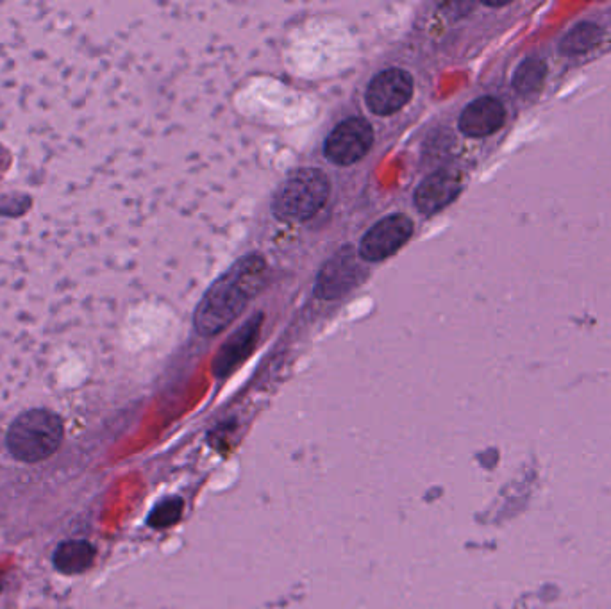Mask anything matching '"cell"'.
I'll use <instances>...</instances> for the list:
<instances>
[{"instance_id": "9", "label": "cell", "mask_w": 611, "mask_h": 609, "mask_svg": "<svg viewBox=\"0 0 611 609\" xmlns=\"http://www.w3.org/2000/svg\"><path fill=\"white\" fill-rule=\"evenodd\" d=\"M506 122V108L503 102L495 97H479L470 102L467 108L461 111V133L470 138H485L497 133Z\"/></svg>"}, {"instance_id": "4", "label": "cell", "mask_w": 611, "mask_h": 609, "mask_svg": "<svg viewBox=\"0 0 611 609\" xmlns=\"http://www.w3.org/2000/svg\"><path fill=\"white\" fill-rule=\"evenodd\" d=\"M374 131L365 118H347L327 136L326 156L335 165H352L372 149Z\"/></svg>"}, {"instance_id": "2", "label": "cell", "mask_w": 611, "mask_h": 609, "mask_svg": "<svg viewBox=\"0 0 611 609\" xmlns=\"http://www.w3.org/2000/svg\"><path fill=\"white\" fill-rule=\"evenodd\" d=\"M63 422L49 409H29L9 426L6 443L18 461L36 463L51 458L63 442Z\"/></svg>"}, {"instance_id": "10", "label": "cell", "mask_w": 611, "mask_h": 609, "mask_svg": "<svg viewBox=\"0 0 611 609\" xmlns=\"http://www.w3.org/2000/svg\"><path fill=\"white\" fill-rule=\"evenodd\" d=\"M461 177L449 170L427 176L415 192V206L424 215H435L447 208L461 193Z\"/></svg>"}, {"instance_id": "6", "label": "cell", "mask_w": 611, "mask_h": 609, "mask_svg": "<svg viewBox=\"0 0 611 609\" xmlns=\"http://www.w3.org/2000/svg\"><path fill=\"white\" fill-rule=\"evenodd\" d=\"M413 95V77L402 68H388L377 74L367 88V106L374 115L388 117L404 108Z\"/></svg>"}, {"instance_id": "11", "label": "cell", "mask_w": 611, "mask_h": 609, "mask_svg": "<svg viewBox=\"0 0 611 609\" xmlns=\"http://www.w3.org/2000/svg\"><path fill=\"white\" fill-rule=\"evenodd\" d=\"M93 559H95V547L92 543L72 540V542L61 543L56 549L54 567L65 576H76L92 567Z\"/></svg>"}, {"instance_id": "13", "label": "cell", "mask_w": 611, "mask_h": 609, "mask_svg": "<svg viewBox=\"0 0 611 609\" xmlns=\"http://www.w3.org/2000/svg\"><path fill=\"white\" fill-rule=\"evenodd\" d=\"M545 76H547V65H545L544 59L526 58L515 70L513 88L522 97L535 95L542 90Z\"/></svg>"}, {"instance_id": "3", "label": "cell", "mask_w": 611, "mask_h": 609, "mask_svg": "<svg viewBox=\"0 0 611 609\" xmlns=\"http://www.w3.org/2000/svg\"><path fill=\"white\" fill-rule=\"evenodd\" d=\"M331 193L329 177L319 168H301L277 188L272 213L283 222H304L326 206Z\"/></svg>"}, {"instance_id": "14", "label": "cell", "mask_w": 611, "mask_h": 609, "mask_svg": "<svg viewBox=\"0 0 611 609\" xmlns=\"http://www.w3.org/2000/svg\"><path fill=\"white\" fill-rule=\"evenodd\" d=\"M183 509H185V502L181 497H168L152 509L151 515L147 518V524L154 529L176 526L183 517Z\"/></svg>"}, {"instance_id": "5", "label": "cell", "mask_w": 611, "mask_h": 609, "mask_svg": "<svg viewBox=\"0 0 611 609\" xmlns=\"http://www.w3.org/2000/svg\"><path fill=\"white\" fill-rule=\"evenodd\" d=\"M365 270L352 247H344L320 268L315 295L324 301H336L354 290L363 279Z\"/></svg>"}, {"instance_id": "1", "label": "cell", "mask_w": 611, "mask_h": 609, "mask_svg": "<svg viewBox=\"0 0 611 609\" xmlns=\"http://www.w3.org/2000/svg\"><path fill=\"white\" fill-rule=\"evenodd\" d=\"M267 277V261L258 254L238 259L218 277L195 311V329L202 336H215L242 315L247 304L260 293Z\"/></svg>"}, {"instance_id": "12", "label": "cell", "mask_w": 611, "mask_h": 609, "mask_svg": "<svg viewBox=\"0 0 611 609\" xmlns=\"http://www.w3.org/2000/svg\"><path fill=\"white\" fill-rule=\"evenodd\" d=\"M603 40V29L595 22L583 20L576 26L570 27L565 36L561 38L560 49L567 56H579L594 51Z\"/></svg>"}, {"instance_id": "8", "label": "cell", "mask_w": 611, "mask_h": 609, "mask_svg": "<svg viewBox=\"0 0 611 609\" xmlns=\"http://www.w3.org/2000/svg\"><path fill=\"white\" fill-rule=\"evenodd\" d=\"M261 322H263V313H256L242 327H238L236 333L227 338L213 361L215 376L220 379L229 376L235 368L240 367L243 361L251 356L258 342V336H260Z\"/></svg>"}, {"instance_id": "7", "label": "cell", "mask_w": 611, "mask_h": 609, "mask_svg": "<svg viewBox=\"0 0 611 609\" xmlns=\"http://www.w3.org/2000/svg\"><path fill=\"white\" fill-rule=\"evenodd\" d=\"M413 234V222L406 215H390L379 220L369 233L361 238L360 258L365 261H383L402 249Z\"/></svg>"}]
</instances>
